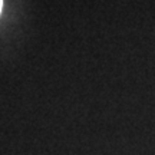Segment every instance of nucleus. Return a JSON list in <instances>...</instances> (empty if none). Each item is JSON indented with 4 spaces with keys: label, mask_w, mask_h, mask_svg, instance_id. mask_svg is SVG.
Segmentation results:
<instances>
[{
    "label": "nucleus",
    "mask_w": 155,
    "mask_h": 155,
    "mask_svg": "<svg viewBox=\"0 0 155 155\" xmlns=\"http://www.w3.org/2000/svg\"><path fill=\"white\" fill-rule=\"evenodd\" d=\"M2 7H3V0H0V12H2Z\"/></svg>",
    "instance_id": "nucleus-1"
}]
</instances>
